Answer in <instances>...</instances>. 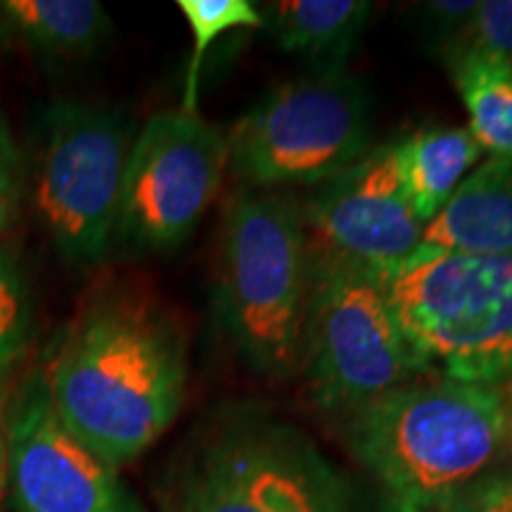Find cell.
<instances>
[{"label": "cell", "instance_id": "obj_1", "mask_svg": "<svg viewBox=\"0 0 512 512\" xmlns=\"http://www.w3.org/2000/svg\"><path fill=\"white\" fill-rule=\"evenodd\" d=\"M43 380L64 430L107 465H124L181 411L183 332L143 292H100L62 335Z\"/></svg>", "mask_w": 512, "mask_h": 512}, {"label": "cell", "instance_id": "obj_2", "mask_svg": "<svg viewBox=\"0 0 512 512\" xmlns=\"http://www.w3.org/2000/svg\"><path fill=\"white\" fill-rule=\"evenodd\" d=\"M512 441L508 382H411L351 413L349 446L389 496L437 510L494 472Z\"/></svg>", "mask_w": 512, "mask_h": 512}, {"label": "cell", "instance_id": "obj_3", "mask_svg": "<svg viewBox=\"0 0 512 512\" xmlns=\"http://www.w3.org/2000/svg\"><path fill=\"white\" fill-rule=\"evenodd\" d=\"M311 252L302 207L283 190L238 188L223 209L219 316L266 377L302 366Z\"/></svg>", "mask_w": 512, "mask_h": 512}, {"label": "cell", "instance_id": "obj_4", "mask_svg": "<svg viewBox=\"0 0 512 512\" xmlns=\"http://www.w3.org/2000/svg\"><path fill=\"white\" fill-rule=\"evenodd\" d=\"M422 375L512 377V254H420L377 278Z\"/></svg>", "mask_w": 512, "mask_h": 512}, {"label": "cell", "instance_id": "obj_5", "mask_svg": "<svg viewBox=\"0 0 512 512\" xmlns=\"http://www.w3.org/2000/svg\"><path fill=\"white\" fill-rule=\"evenodd\" d=\"M373 110L347 69L311 72L261 98L228 136V166L245 188L325 183L370 150Z\"/></svg>", "mask_w": 512, "mask_h": 512}, {"label": "cell", "instance_id": "obj_6", "mask_svg": "<svg viewBox=\"0 0 512 512\" xmlns=\"http://www.w3.org/2000/svg\"><path fill=\"white\" fill-rule=\"evenodd\" d=\"M302 363L325 411L354 413L422 375L377 275L316 252Z\"/></svg>", "mask_w": 512, "mask_h": 512}, {"label": "cell", "instance_id": "obj_7", "mask_svg": "<svg viewBox=\"0 0 512 512\" xmlns=\"http://www.w3.org/2000/svg\"><path fill=\"white\" fill-rule=\"evenodd\" d=\"M133 124L110 107L57 102L46 114L36 211L62 259L95 264L110 249Z\"/></svg>", "mask_w": 512, "mask_h": 512}, {"label": "cell", "instance_id": "obj_8", "mask_svg": "<svg viewBox=\"0 0 512 512\" xmlns=\"http://www.w3.org/2000/svg\"><path fill=\"white\" fill-rule=\"evenodd\" d=\"M226 169L223 131L200 114H155L128 152L114 235L150 252L183 245L219 195Z\"/></svg>", "mask_w": 512, "mask_h": 512}, {"label": "cell", "instance_id": "obj_9", "mask_svg": "<svg viewBox=\"0 0 512 512\" xmlns=\"http://www.w3.org/2000/svg\"><path fill=\"white\" fill-rule=\"evenodd\" d=\"M185 512H347V494L309 439L292 427L252 422L209 448Z\"/></svg>", "mask_w": 512, "mask_h": 512}, {"label": "cell", "instance_id": "obj_10", "mask_svg": "<svg viewBox=\"0 0 512 512\" xmlns=\"http://www.w3.org/2000/svg\"><path fill=\"white\" fill-rule=\"evenodd\" d=\"M302 219L311 252L349 261L377 278L406 264L425 233L403 183L396 143L373 147L320 183Z\"/></svg>", "mask_w": 512, "mask_h": 512}, {"label": "cell", "instance_id": "obj_11", "mask_svg": "<svg viewBox=\"0 0 512 512\" xmlns=\"http://www.w3.org/2000/svg\"><path fill=\"white\" fill-rule=\"evenodd\" d=\"M8 489L17 512H143L117 470L72 437L43 375H31L5 415Z\"/></svg>", "mask_w": 512, "mask_h": 512}, {"label": "cell", "instance_id": "obj_12", "mask_svg": "<svg viewBox=\"0 0 512 512\" xmlns=\"http://www.w3.org/2000/svg\"><path fill=\"white\" fill-rule=\"evenodd\" d=\"M420 254H512V157L479 164L425 226Z\"/></svg>", "mask_w": 512, "mask_h": 512}, {"label": "cell", "instance_id": "obj_13", "mask_svg": "<svg viewBox=\"0 0 512 512\" xmlns=\"http://www.w3.org/2000/svg\"><path fill=\"white\" fill-rule=\"evenodd\" d=\"M373 5L363 0H285L273 3L268 24L278 46L313 64V72L344 69Z\"/></svg>", "mask_w": 512, "mask_h": 512}, {"label": "cell", "instance_id": "obj_14", "mask_svg": "<svg viewBox=\"0 0 512 512\" xmlns=\"http://www.w3.org/2000/svg\"><path fill=\"white\" fill-rule=\"evenodd\" d=\"M408 197L418 219L430 223L477 164L482 147L463 126H427L396 140Z\"/></svg>", "mask_w": 512, "mask_h": 512}, {"label": "cell", "instance_id": "obj_15", "mask_svg": "<svg viewBox=\"0 0 512 512\" xmlns=\"http://www.w3.org/2000/svg\"><path fill=\"white\" fill-rule=\"evenodd\" d=\"M0 29L53 57H83L110 34L112 22L95 0H3Z\"/></svg>", "mask_w": 512, "mask_h": 512}, {"label": "cell", "instance_id": "obj_16", "mask_svg": "<svg viewBox=\"0 0 512 512\" xmlns=\"http://www.w3.org/2000/svg\"><path fill=\"white\" fill-rule=\"evenodd\" d=\"M446 64L479 147L494 157H512V64L477 55L451 57Z\"/></svg>", "mask_w": 512, "mask_h": 512}, {"label": "cell", "instance_id": "obj_17", "mask_svg": "<svg viewBox=\"0 0 512 512\" xmlns=\"http://www.w3.org/2000/svg\"><path fill=\"white\" fill-rule=\"evenodd\" d=\"M178 10L183 12L195 38L188 76H185L183 112L197 114V88H200V69L207 48L228 31L264 27V17L249 0H178Z\"/></svg>", "mask_w": 512, "mask_h": 512}, {"label": "cell", "instance_id": "obj_18", "mask_svg": "<svg viewBox=\"0 0 512 512\" xmlns=\"http://www.w3.org/2000/svg\"><path fill=\"white\" fill-rule=\"evenodd\" d=\"M34 328L31 292L15 254L0 245V380L17 366Z\"/></svg>", "mask_w": 512, "mask_h": 512}, {"label": "cell", "instance_id": "obj_19", "mask_svg": "<svg viewBox=\"0 0 512 512\" xmlns=\"http://www.w3.org/2000/svg\"><path fill=\"white\" fill-rule=\"evenodd\" d=\"M477 55L512 64V0H484L444 60Z\"/></svg>", "mask_w": 512, "mask_h": 512}, {"label": "cell", "instance_id": "obj_20", "mask_svg": "<svg viewBox=\"0 0 512 512\" xmlns=\"http://www.w3.org/2000/svg\"><path fill=\"white\" fill-rule=\"evenodd\" d=\"M475 0H432V3L420 5L422 31H425L427 43L432 48H439L441 55L458 43L463 36L472 15H475Z\"/></svg>", "mask_w": 512, "mask_h": 512}, {"label": "cell", "instance_id": "obj_21", "mask_svg": "<svg viewBox=\"0 0 512 512\" xmlns=\"http://www.w3.org/2000/svg\"><path fill=\"white\" fill-rule=\"evenodd\" d=\"M434 512H512V489L494 470L475 484L465 486Z\"/></svg>", "mask_w": 512, "mask_h": 512}, {"label": "cell", "instance_id": "obj_22", "mask_svg": "<svg viewBox=\"0 0 512 512\" xmlns=\"http://www.w3.org/2000/svg\"><path fill=\"white\" fill-rule=\"evenodd\" d=\"M17 174H19V155L12 145L8 128L0 124V197L15 200L17 195Z\"/></svg>", "mask_w": 512, "mask_h": 512}, {"label": "cell", "instance_id": "obj_23", "mask_svg": "<svg viewBox=\"0 0 512 512\" xmlns=\"http://www.w3.org/2000/svg\"><path fill=\"white\" fill-rule=\"evenodd\" d=\"M8 486V441H5V422L0 420V496Z\"/></svg>", "mask_w": 512, "mask_h": 512}, {"label": "cell", "instance_id": "obj_24", "mask_svg": "<svg viewBox=\"0 0 512 512\" xmlns=\"http://www.w3.org/2000/svg\"><path fill=\"white\" fill-rule=\"evenodd\" d=\"M380 512H432V510L420 508V505H415V503L401 501V498L387 496L384 498V503L380 505Z\"/></svg>", "mask_w": 512, "mask_h": 512}, {"label": "cell", "instance_id": "obj_25", "mask_svg": "<svg viewBox=\"0 0 512 512\" xmlns=\"http://www.w3.org/2000/svg\"><path fill=\"white\" fill-rule=\"evenodd\" d=\"M496 470H498V475H501L512 489V441H510L508 451H505V456L501 458V463H498Z\"/></svg>", "mask_w": 512, "mask_h": 512}, {"label": "cell", "instance_id": "obj_26", "mask_svg": "<svg viewBox=\"0 0 512 512\" xmlns=\"http://www.w3.org/2000/svg\"><path fill=\"white\" fill-rule=\"evenodd\" d=\"M12 221V202L0 197V230H5Z\"/></svg>", "mask_w": 512, "mask_h": 512}]
</instances>
